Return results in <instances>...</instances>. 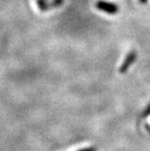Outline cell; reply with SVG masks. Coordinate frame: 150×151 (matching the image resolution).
Masks as SVG:
<instances>
[{
  "instance_id": "cell-1",
  "label": "cell",
  "mask_w": 150,
  "mask_h": 151,
  "mask_svg": "<svg viewBox=\"0 0 150 151\" xmlns=\"http://www.w3.org/2000/svg\"><path fill=\"white\" fill-rule=\"evenodd\" d=\"M95 6L98 10L110 14V15H115L119 11V7L117 4L108 2L105 0H98L95 4Z\"/></svg>"
},
{
  "instance_id": "cell-2",
  "label": "cell",
  "mask_w": 150,
  "mask_h": 151,
  "mask_svg": "<svg viewBox=\"0 0 150 151\" xmlns=\"http://www.w3.org/2000/svg\"><path fill=\"white\" fill-rule=\"evenodd\" d=\"M138 57V53L136 51H131L129 52L128 54H127V56L124 60V62L122 63L121 66L119 67V73H125L128 69H129V67L134 63V62L136 61V59H137Z\"/></svg>"
},
{
  "instance_id": "cell-3",
  "label": "cell",
  "mask_w": 150,
  "mask_h": 151,
  "mask_svg": "<svg viewBox=\"0 0 150 151\" xmlns=\"http://www.w3.org/2000/svg\"><path fill=\"white\" fill-rule=\"evenodd\" d=\"M36 4L39 7V9L43 12H45V11H48L51 8V6H50V2L48 0H36Z\"/></svg>"
},
{
  "instance_id": "cell-4",
  "label": "cell",
  "mask_w": 150,
  "mask_h": 151,
  "mask_svg": "<svg viewBox=\"0 0 150 151\" xmlns=\"http://www.w3.org/2000/svg\"><path fill=\"white\" fill-rule=\"evenodd\" d=\"M50 2V6H51V8H55V7H59L61 6L63 2H64V0H51Z\"/></svg>"
},
{
  "instance_id": "cell-5",
  "label": "cell",
  "mask_w": 150,
  "mask_h": 151,
  "mask_svg": "<svg viewBox=\"0 0 150 151\" xmlns=\"http://www.w3.org/2000/svg\"><path fill=\"white\" fill-rule=\"evenodd\" d=\"M148 116H150V104L146 108L144 113L142 114V117H144V118H146V117H148Z\"/></svg>"
},
{
  "instance_id": "cell-6",
  "label": "cell",
  "mask_w": 150,
  "mask_h": 151,
  "mask_svg": "<svg viewBox=\"0 0 150 151\" xmlns=\"http://www.w3.org/2000/svg\"><path fill=\"white\" fill-rule=\"evenodd\" d=\"M79 151H97V149L93 147H86V148H83V149H80Z\"/></svg>"
},
{
  "instance_id": "cell-7",
  "label": "cell",
  "mask_w": 150,
  "mask_h": 151,
  "mask_svg": "<svg viewBox=\"0 0 150 151\" xmlns=\"http://www.w3.org/2000/svg\"><path fill=\"white\" fill-rule=\"evenodd\" d=\"M139 1L141 5H146L148 2V0H139Z\"/></svg>"
},
{
  "instance_id": "cell-8",
  "label": "cell",
  "mask_w": 150,
  "mask_h": 151,
  "mask_svg": "<svg viewBox=\"0 0 150 151\" xmlns=\"http://www.w3.org/2000/svg\"><path fill=\"white\" fill-rule=\"evenodd\" d=\"M146 129H147V130L149 131V133H150V126H149L148 124H146Z\"/></svg>"
}]
</instances>
